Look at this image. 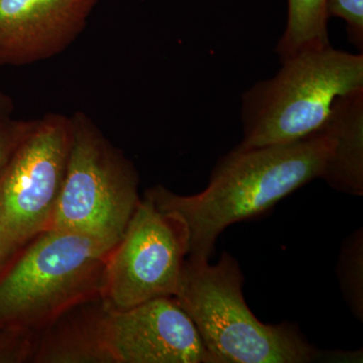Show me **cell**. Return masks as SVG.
<instances>
[{
  "mask_svg": "<svg viewBox=\"0 0 363 363\" xmlns=\"http://www.w3.org/2000/svg\"><path fill=\"white\" fill-rule=\"evenodd\" d=\"M338 277L341 289L351 311L363 318V231H355L345 241L339 260Z\"/></svg>",
  "mask_w": 363,
  "mask_h": 363,
  "instance_id": "12",
  "label": "cell"
},
{
  "mask_svg": "<svg viewBox=\"0 0 363 363\" xmlns=\"http://www.w3.org/2000/svg\"><path fill=\"white\" fill-rule=\"evenodd\" d=\"M13 111V100L0 90V116H11Z\"/></svg>",
  "mask_w": 363,
  "mask_h": 363,
  "instance_id": "16",
  "label": "cell"
},
{
  "mask_svg": "<svg viewBox=\"0 0 363 363\" xmlns=\"http://www.w3.org/2000/svg\"><path fill=\"white\" fill-rule=\"evenodd\" d=\"M18 247L13 245L0 230V264Z\"/></svg>",
  "mask_w": 363,
  "mask_h": 363,
  "instance_id": "15",
  "label": "cell"
},
{
  "mask_svg": "<svg viewBox=\"0 0 363 363\" xmlns=\"http://www.w3.org/2000/svg\"><path fill=\"white\" fill-rule=\"evenodd\" d=\"M238 262L223 253L218 262L186 259L177 301L194 322L214 363L327 362L290 324L267 325L243 298Z\"/></svg>",
  "mask_w": 363,
  "mask_h": 363,
  "instance_id": "2",
  "label": "cell"
},
{
  "mask_svg": "<svg viewBox=\"0 0 363 363\" xmlns=\"http://www.w3.org/2000/svg\"><path fill=\"white\" fill-rule=\"evenodd\" d=\"M111 252L82 234L45 229L0 281V322L35 323L102 290Z\"/></svg>",
  "mask_w": 363,
  "mask_h": 363,
  "instance_id": "5",
  "label": "cell"
},
{
  "mask_svg": "<svg viewBox=\"0 0 363 363\" xmlns=\"http://www.w3.org/2000/svg\"><path fill=\"white\" fill-rule=\"evenodd\" d=\"M35 121H18L11 116H0V169L13 154Z\"/></svg>",
  "mask_w": 363,
  "mask_h": 363,
  "instance_id": "14",
  "label": "cell"
},
{
  "mask_svg": "<svg viewBox=\"0 0 363 363\" xmlns=\"http://www.w3.org/2000/svg\"><path fill=\"white\" fill-rule=\"evenodd\" d=\"M327 13L345 21L350 44L363 51V0H327Z\"/></svg>",
  "mask_w": 363,
  "mask_h": 363,
  "instance_id": "13",
  "label": "cell"
},
{
  "mask_svg": "<svg viewBox=\"0 0 363 363\" xmlns=\"http://www.w3.org/2000/svg\"><path fill=\"white\" fill-rule=\"evenodd\" d=\"M281 63L274 77L243 93L240 149L286 145L314 135L338 97L363 89V52L328 45Z\"/></svg>",
  "mask_w": 363,
  "mask_h": 363,
  "instance_id": "3",
  "label": "cell"
},
{
  "mask_svg": "<svg viewBox=\"0 0 363 363\" xmlns=\"http://www.w3.org/2000/svg\"><path fill=\"white\" fill-rule=\"evenodd\" d=\"M319 130L332 140L320 179L339 192L362 196L363 89L338 97Z\"/></svg>",
  "mask_w": 363,
  "mask_h": 363,
  "instance_id": "10",
  "label": "cell"
},
{
  "mask_svg": "<svg viewBox=\"0 0 363 363\" xmlns=\"http://www.w3.org/2000/svg\"><path fill=\"white\" fill-rule=\"evenodd\" d=\"M331 150L330 136L321 130L286 145L236 147L219 160L199 194L178 195L157 186L145 195L186 224L188 259L209 260L217 238L227 227L264 213L320 178Z\"/></svg>",
  "mask_w": 363,
  "mask_h": 363,
  "instance_id": "1",
  "label": "cell"
},
{
  "mask_svg": "<svg viewBox=\"0 0 363 363\" xmlns=\"http://www.w3.org/2000/svg\"><path fill=\"white\" fill-rule=\"evenodd\" d=\"M98 0H0V67L58 56L85 30Z\"/></svg>",
  "mask_w": 363,
  "mask_h": 363,
  "instance_id": "9",
  "label": "cell"
},
{
  "mask_svg": "<svg viewBox=\"0 0 363 363\" xmlns=\"http://www.w3.org/2000/svg\"><path fill=\"white\" fill-rule=\"evenodd\" d=\"M99 358L118 363H214L175 297L108 309L94 332Z\"/></svg>",
  "mask_w": 363,
  "mask_h": 363,
  "instance_id": "8",
  "label": "cell"
},
{
  "mask_svg": "<svg viewBox=\"0 0 363 363\" xmlns=\"http://www.w3.org/2000/svg\"><path fill=\"white\" fill-rule=\"evenodd\" d=\"M187 226L145 195L112 248L101 292L108 309L123 310L152 298L176 297L189 255Z\"/></svg>",
  "mask_w": 363,
  "mask_h": 363,
  "instance_id": "6",
  "label": "cell"
},
{
  "mask_svg": "<svg viewBox=\"0 0 363 363\" xmlns=\"http://www.w3.org/2000/svg\"><path fill=\"white\" fill-rule=\"evenodd\" d=\"M327 0H288L285 32L276 52L283 61L306 50L330 45Z\"/></svg>",
  "mask_w": 363,
  "mask_h": 363,
  "instance_id": "11",
  "label": "cell"
},
{
  "mask_svg": "<svg viewBox=\"0 0 363 363\" xmlns=\"http://www.w3.org/2000/svg\"><path fill=\"white\" fill-rule=\"evenodd\" d=\"M70 117V152L50 228L82 234L112 250L140 202L138 172L85 112Z\"/></svg>",
  "mask_w": 363,
  "mask_h": 363,
  "instance_id": "4",
  "label": "cell"
},
{
  "mask_svg": "<svg viewBox=\"0 0 363 363\" xmlns=\"http://www.w3.org/2000/svg\"><path fill=\"white\" fill-rule=\"evenodd\" d=\"M71 140L70 116L50 113L35 119L0 169V230L16 247L50 228Z\"/></svg>",
  "mask_w": 363,
  "mask_h": 363,
  "instance_id": "7",
  "label": "cell"
}]
</instances>
